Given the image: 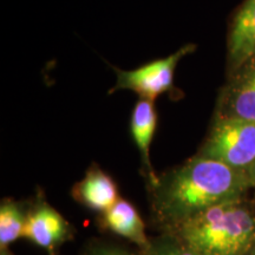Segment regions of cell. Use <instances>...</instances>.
<instances>
[{
	"instance_id": "1",
	"label": "cell",
	"mask_w": 255,
	"mask_h": 255,
	"mask_svg": "<svg viewBox=\"0 0 255 255\" xmlns=\"http://www.w3.org/2000/svg\"><path fill=\"white\" fill-rule=\"evenodd\" d=\"M247 186L244 171L199 155L150 184L152 209L173 231L210 207L239 200Z\"/></svg>"
},
{
	"instance_id": "2",
	"label": "cell",
	"mask_w": 255,
	"mask_h": 255,
	"mask_svg": "<svg viewBox=\"0 0 255 255\" xmlns=\"http://www.w3.org/2000/svg\"><path fill=\"white\" fill-rule=\"evenodd\" d=\"M170 233L200 255H247L255 245V218L240 200H232L203 210Z\"/></svg>"
},
{
	"instance_id": "3",
	"label": "cell",
	"mask_w": 255,
	"mask_h": 255,
	"mask_svg": "<svg viewBox=\"0 0 255 255\" xmlns=\"http://www.w3.org/2000/svg\"><path fill=\"white\" fill-rule=\"evenodd\" d=\"M200 156L216 159L245 173L255 162V122L220 117Z\"/></svg>"
},
{
	"instance_id": "4",
	"label": "cell",
	"mask_w": 255,
	"mask_h": 255,
	"mask_svg": "<svg viewBox=\"0 0 255 255\" xmlns=\"http://www.w3.org/2000/svg\"><path fill=\"white\" fill-rule=\"evenodd\" d=\"M194 50L195 46L189 44L167 58L155 60L139 69L131 71L116 70L117 81L110 92L127 89L138 94L143 100L154 102L159 95L170 90L177 63Z\"/></svg>"
},
{
	"instance_id": "5",
	"label": "cell",
	"mask_w": 255,
	"mask_h": 255,
	"mask_svg": "<svg viewBox=\"0 0 255 255\" xmlns=\"http://www.w3.org/2000/svg\"><path fill=\"white\" fill-rule=\"evenodd\" d=\"M70 235V226L55 208L40 202L27 213L21 238L44 250L52 251Z\"/></svg>"
},
{
	"instance_id": "6",
	"label": "cell",
	"mask_w": 255,
	"mask_h": 255,
	"mask_svg": "<svg viewBox=\"0 0 255 255\" xmlns=\"http://www.w3.org/2000/svg\"><path fill=\"white\" fill-rule=\"evenodd\" d=\"M220 117L255 122V59L241 66L226 91Z\"/></svg>"
},
{
	"instance_id": "7",
	"label": "cell",
	"mask_w": 255,
	"mask_h": 255,
	"mask_svg": "<svg viewBox=\"0 0 255 255\" xmlns=\"http://www.w3.org/2000/svg\"><path fill=\"white\" fill-rule=\"evenodd\" d=\"M228 50L235 68L255 59V0H246L233 19Z\"/></svg>"
},
{
	"instance_id": "8",
	"label": "cell",
	"mask_w": 255,
	"mask_h": 255,
	"mask_svg": "<svg viewBox=\"0 0 255 255\" xmlns=\"http://www.w3.org/2000/svg\"><path fill=\"white\" fill-rule=\"evenodd\" d=\"M73 197L88 208L105 213L120 200L119 190L109 175L92 168L72 190Z\"/></svg>"
},
{
	"instance_id": "9",
	"label": "cell",
	"mask_w": 255,
	"mask_h": 255,
	"mask_svg": "<svg viewBox=\"0 0 255 255\" xmlns=\"http://www.w3.org/2000/svg\"><path fill=\"white\" fill-rule=\"evenodd\" d=\"M103 223L110 231L135 242L143 251L150 244L141 215L135 207L126 200L120 199L109 210L103 213Z\"/></svg>"
},
{
	"instance_id": "10",
	"label": "cell",
	"mask_w": 255,
	"mask_h": 255,
	"mask_svg": "<svg viewBox=\"0 0 255 255\" xmlns=\"http://www.w3.org/2000/svg\"><path fill=\"white\" fill-rule=\"evenodd\" d=\"M157 126V114L155 111L154 102L141 98L137 102L131 116V133L137 148L141 152L143 162L146 168L149 184L154 183L157 176L154 174L150 163V144Z\"/></svg>"
},
{
	"instance_id": "11",
	"label": "cell",
	"mask_w": 255,
	"mask_h": 255,
	"mask_svg": "<svg viewBox=\"0 0 255 255\" xmlns=\"http://www.w3.org/2000/svg\"><path fill=\"white\" fill-rule=\"evenodd\" d=\"M27 214L13 201H4L0 206V248L7 246L23 235Z\"/></svg>"
},
{
	"instance_id": "12",
	"label": "cell",
	"mask_w": 255,
	"mask_h": 255,
	"mask_svg": "<svg viewBox=\"0 0 255 255\" xmlns=\"http://www.w3.org/2000/svg\"><path fill=\"white\" fill-rule=\"evenodd\" d=\"M143 252H144V255H200L188 248L173 234L164 235L156 240H150L149 246Z\"/></svg>"
},
{
	"instance_id": "13",
	"label": "cell",
	"mask_w": 255,
	"mask_h": 255,
	"mask_svg": "<svg viewBox=\"0 0 255 255\" xmlns=\"http://www.w3.org/2000/svg\"><path fill=\"white\" fill-rule=\"evenodd\" d=\"M85 255H132L123 248L113 246V245H97L91 247Z\"/></svg>"
},
{
	"instance_id": "14",
	"label": "cell",
	"mask_w": 255,
	"mask_h": 255,
	"mask_svg": "<svg viewBox=\"0 0 255 255\" xmlns=\"http://www.w3.org/2000/svg\"><path fill=\"white\" fill-rule=\"evenodd\" d=\"M245 175H246L248 186H255V162L245 171Z\"/></svg>"
},
{
	"instance_id": "15",
	"label": "cell",
	"mask_w": 255,
	"mask_h": 255,
	"mask_svg": "<svg viewBox=\"0 0 255 255\" xmlns=\"http://www.w3.org/2000/svg\"><path fill=\"white\" fill-rule=\"evenodd\" d=\"M0 255H12L11 253L7 250H1V253H0Z\"/></svg>"
},
{
	"instance_id": "16",
	"label": "cell",
	"mask_w": 255,
	"mask_h": 255,
	"mask_svg": "<svg viewBox=\"0 0 255 255\" xmlns=\"http://www.w3.org/2000/svg\"><path fill=\"white\" fill-rule=\"evenodd\" d=\"M248 254H250V255H255V245H254V247L252 248L251 252H250V253H248Z\"/></svg>"
}]
</instances>
